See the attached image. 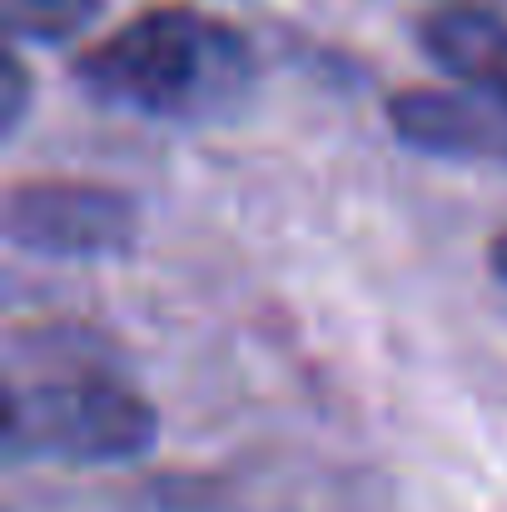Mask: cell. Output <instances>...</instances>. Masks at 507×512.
<instances>
[{"instance_id": "1", "label": "cell", "mask_w": 507, "mask_h": 512, "mask_svg": "<svg viewBox=\"0 0 507 512\" xmlns=\"http://www.w3.org/2000/svg\"><path fill=\"white\" fill-rule=\"evenodd\" d=\"M249 35L199 5H155L130 15L75 60L90 100L145 120H214L254 90Z\"/></svg>"}, {"instance_id": "2", "label": "cell", "mask_w": 507, "mask_h": 512, "mask_svg": "<svg viewBox=\"0 0 507 512\" xmlns=\"http://www.w3.org/2000/svg\"><path fill=\"white\" fill-rule=\"evenodd\" d=\"M160 433V413L140 388L90 358H65L30 383L5 388L10 463H125Z\"/></svg>"}, {"instance_id": "3", "label": "cell", "mask_w": 507, "mask_h": 512, "mask_svg": "<svg viewBox=\"0 0 507 512\" xmlns=\"http://www.w3.org/2000/svg\"><path fill=\"white\" fill-rule=\"evenodd\" d=\"M140 234V204L95 179H20L5 189V239L45 259H115Z\"/></svg>"}, {"instance_id": "4", "label": "cell", "mask_w": 507, "mask_h": 512, "mask_svg": "<svg viewBox=\"0 0 507 512\" xmlns=\"http://www.w3.org/2000/svg\"><path fill=\"white\" fill-rule=\"evenodd\" d=\"M423 55L463 80L473 95L493 100L507 110V20L483 10V5H443L433 15H423L418 25Z\"/></svg>"}, {"instance_id": "5", "label": "cell", "mask_w": 507, "mask_h": 512, "mask_svg": "<svg viewBox=\"0 0 507 512\" xmlns=\"http://www.w3.org/2000/svg\"><path fill=\"white\" fill-rule=\"evenodd\" d=\"M105 0H0L10 45H65L100 20Z\"/></svg>"}, {"instance_id": "6", "label": "cell", "mask_w": 507, "mask_h": 512, "mask_svg": "<svg viewBox=\"0 0 507 512\" xmlns=\"http://www.w3.org/2000/svg\"><path fill=\"white\" fill-rule=\"evenodd\" d=\"M25 105H30V70L20 60V45H10V55H5V85H0V130H5V140L20 130Z\"/></svg>"}, {"instance_id": "7", "label": "cell", "mask_w": 507, "mask_h": 512, "mask_svg": "<svg viewBox=\"0 0 507 512\" xmlns=\"http://www.w3.org/2000/svg\"><path fill=\"white\" fill-rule=\"evenodd\" d=\"M488 264H493V274L507 284V229L493 239V244H488Z\"/></svg>"}]
</instances>
